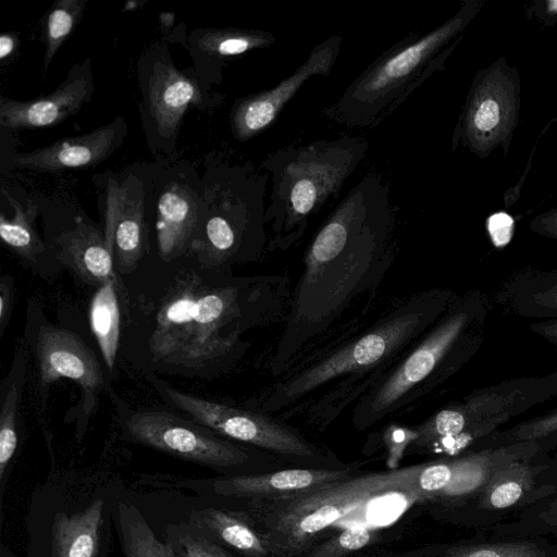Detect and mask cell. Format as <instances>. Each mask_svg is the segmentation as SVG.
<instances>
[{"label": "cell", "mask_w": 557, "mask_h": 557, "mask_svg": "<svg viewBox=\"0 0 557 557\" xmlns=\"http://www.w3.org/2000/svg\"><path fill=\"white\" fill-rule=\"evenodd\" d=\"M530 230L557 240V207L535 215L530 222Z\"/></svg>", "instance_id": "38"}, {"label": "cell", "mask_w": 557, "mask_h": 557, "mask_svg": "<svg viewBox=\"0 0 557 557\" xmlns=\"http://www.w3.org/2000/svg\"><path fill=\"white\" fill-rule=\"evenodd\" d=\"M24 339L34 366L33 377L28 380H32L30 396L38 418H45L50 386L60 379L77 384L85 418L94 414L101 392L107 389V380L96 354L81 336L50 323L41 307L29 300Z\"/></svg>", "instance_id": "10"}, {"label": "cell", "mask_w": 557, "mask_h": 557, "mask_svg": "<svg viewBox=\"0 0 557 557\" xmlns=\"http://www.w3.org/2000/svg\"><path fill=\"white\" fill-rule=\"evenodd\" d=\"M147 109L158 134L173 137L189 106L200 107L203 95L197 81L170 60L154 61L147 78Z\"/></svg>", "instance_id": "22"}, {"label": "cell", "mask_w": 557, "mask_h": 557, "mask_svg": "<svg viewBox=\"0 0 557 557\" xmlns=\"http://www.w3.org/2000/svg\"><path fill=\"white\" fill-rule=\"evenodd\" d=\"M85 0H58L44 17V71L46 72L61 46L77 27L85 11Z\"/></svg>", "instance_id": "31"}, {"label": "cell", "mask_w": 557, "mask_h": 557, "mask_svg": "<svg viewBox=\"0 0 557 557\" xmlns=\"http://www.w3.org/2000/svg\"><path fill=\"white\" fill-rule=\"evenodd\" d=\"M417 438L414 428L389 425L385 431V442L391 451V458H400L405 449Z\"/></svg>", "instance_id": "37"}, {"label": "cell", "mask_w": 557, "mask_h": 557, "mask_svg": "<svg viewBox=\"0 0 557 557\" xmlns=\"http://www.w3.org/2000/svg\"><path fill=\"white\" fill-rule=\"evenodd\" d=\"M157 246L170 262L191 250L206 216L207 205L186 184L170 182L158 198Z\"/></svg>", "instance_id": "20"}, {"label": "cell", "mask_w": 557, "mask_h": 557, "mask_svg": "<svg viewBox=\"0 0 557 557\" xmlns=\"http://www.w3.org/2000/svg\"><path fill=\"white\" fill-rule=\"evenodd\" d=\"M396 225L388 182L367 173L306 247L270 358L274 379L360 322L396 259Z\"/></svg>", "instance_id": "1"}, {"label": "cell", "mask_w": 557, "mask_h": 557, "mask_svg": "<svg viewBox=\"0 0 557 557\" xmlns=\"http://www.w3.org/2000/svg\"><path fill=\"white\" fill-rule=\"evenodd\" d=\"M421 466L346 479L288 498L274 513L267 540L270 552L275 557H292L313 535L370 499L387 492H419Z\"/></svg>", "instance_id": "9"}, {"label": "cell", "mask_w": 557, "mask_h": 557, "mask_svg": "<svg viewBox=\"0 0 557 557\" xmlns=\"http://www.w3.org/2000/svg\"><path fill=\"white\" fill-rule=\"evenodd\" d=\"M116 498L103 488L73 511L49 505L42 528L29 529V557H106Z\"/></svg>", "instance_id": "14"}, {"label": "cell", "mask_w": 557, "mask_h": 557, "mask_svg": "<svg viewBox=\"0 0 557 557\" xmlns=\"http://www.w3.org/2000/svg\"><path fill=\"white\" fill-rule=\"evenodd\" d=\"M162 535L175 557H234L187 520L165 524Z\"/></svg>", "instance_id": "33"}, {"label": "cell", "mask_w": 557, "mask_h": 557, "mask_svg": "<svg viewBox=\"0 0 557 557\" xmlns=\"http://www.w3.org/2000/svg\"><path fill=\"white\" fill-rule=\"evenodd\" d=\"M185 520L213 541L245 557H270L267 541L235 513L207 507L191 510Z\"/></svg>", "instance_id": "26"}, {"label": "cell", "mask_w": 557, "mask_h": 557, "mask_svg": "<svg viewBox=\"0 0 557 557\" xmlns=\"http://www.w3.org/2000/svg\"><path fill=\"white\" fill-rule=\"evenodd\" d=\"M29 354L24 337L16 343L12 362L0 384V495L3 498L13 459L20 448L21 406L28 382Z\"/></svg>", "instance_id": "23"}, {"label": "cell", "mask_w": 557, "mask_h": 557, "mask_svg": "<svg viewBox=\"0 0 557 557\" xmlns=\"http://www.w3.org/2000/svg\"><path fill=\"white\" fill-rule=\"evenodd\" d=\"M119 295L124 296L119 281L96 288L89 306V323L108 371L114 370L121 339L122 313Z\"/></svg>", "instance_id": "27"}, {"label": "cell", "mask_w": 557, "mask_h": 557, "mask_svg": "<svg viewBox=\"0 0 557 557\" xmlns=\"http://www.w3.org/2000/svg\"><path fill=\"white\" fill-rule=\"evenodd\" d=\"M205 200L206 216L191 247L200 264L218 274L256 262L268 252L265 194L269 173L250 164L221 165Z\"/></svg>", "instance_id": "7"}, {"label": "cell", "mask_w": 557, "mask_h": 557, "mask_svg": "<svg viewBox=\"0 0 557 557\" xmlns=\"http://www.w3.org/2000/svg\"><path fill=\"white\" fill-rule=\"evenodd\" d=\"M287 275L233 277L213 285L177 280L162 299L148 338L150 360L163 371L205 375L230 370L249 344L242 335L284 322L292 296Z\"/></svg>", "instance_id": "3"}, {"label": "cell", "mask_w": 557, "mask_h": 557, "mask_svg": "<svg viewBox=\"0 0 557 557\" xmlns=\"http://www.w3.org/2000/svg\"><path fill=\"white\" fill-rule=\"evenodd\" d=\"M495 301L520 318L557 320V270L515 272L499 285Z\"/></svg>", "instance_id": "24"}, {"label": "cell", "mask_w": 557, "mask_h": 557, "mask_svg": "<svg viewBox=\"0 0 557 557\" xmlns=\"http://www.w3.org/2000/svg\"><path fill=\"white\" fill-rule=\"evenodd\" d=\"M147 379L180 413L231 441L298 460L325 457L322 448L276 416L178 391L152 373Z\"/></svg>", "instance_id": "11"}, {"label": "cell", "mask_w": 557, "mask_h": 557, "mask_svg": "<svg viewBox=\"0 0 557 557\" xmlns=\"http://www.w3.org/2000/svg\"><path fill=\"white\" fill-rule=\"evenodd\" d=\"M493 309L479 289L458 294L438 321L356 403L358 430L412 408L460 372L479 352Z\"/></svg>", "instance_id": "4"}, {"label": "cell", "mask_w": 557, "mask_h": 557, "mask_svg": "<svg viewBox=\"0 0 557 557\" xmlns=\"http://www.w3.org/2000/svg\"><path fill=\"white\" fill-rule=\"evenodd\" d=\"M276 38L262 29L205 28L195 30L189 40L191 51L211 61L271 47Z\"/></svg>", "instance_id": "29"}, {"label": "cell", "mask_w": 557, "mask_h": 557, "mask_svg": "<svg viewBox=\"0 0 557 557\" xmlns=\"http://www.w3.org/2000/svg\"><path fill=\"white\" fill-rule=\"evenodd\" d=\"M372 540V532L362 525H351L317 547L309 557H342L361 549Z\"/></svg>", "instance_id": "35"}, {"label": "cell", "mask_w": 557, "mask_h": 557, "mask_svg": "<svg viewBox=\"0 0 557 557\" xmlns=\"http://www.w3.org/2000/svg\"><path fill=\"white\" fill-rule=\"evenodd\" d=\"M126 132L124 119L117 116L90 133L62 138L33 151L15 153L11 164L16 169L41 172L95 166L115 151Z\"/></svg>", "instance_id": "19"}, {"label": "cell", "mask_w": 557, "mask_h": 557, "mask_svg": "<svg viewBox=\"0 0 557 557\" xmlns=\"http://www.w3.org/2000/svg\"><path fill=\"white\" fill-rule=\"evenodd\" d=\"M531 460L513 461L497 470L481 490V506L505 509L516 505L531 490L534 478L546 468L532 465Z\"/></svg>", "instance_id": "30"}, {"label": "cell", "mask_w": 557, "mask_h": 557, "mask_svg": "<svg viewBox=\"0 0 557 557\" xmlns=\"http://www.w3.org/2000/svg\"><path fill=\"white\" fill-rule=\"evenodd\" d=\"M51 249L61 267L87 285L98 288L119 281L104 233L81 216L52 239Z\"/></svg>", "instance_id": "21"}, {"label": "cell", "mask_w": 557, "mask_h": 557, "mask_svg": "<svg viewBox=\"0 0 557 557\" xmlns=\"http://www.w3.org/2000/svg\"><path fill=\"white\" fill-rule=\"evenodd\" d=\"M529 329L537 337L557 345V320L533 321L529 324Z\"/></svg>", "instance_id": "39"}, {"label": "cell", "mask_w": 557, "mask_h": 557, "mask_svg": "<svg viewBox=\"0 0 557 557\" xmlns=\"http://www.w3.org/2000/svg\"><path fill=\"white\" fill-rule=\"evenodd\" d=\"M557 397V370L505 380L475 389L413 426L408 449L459 453L500 430L512 419Z\"/></svg>", "instance_id": "8"}, {"label": "cell", "mask_w": 557, "mask_h": 557, "mask_svg": "<svg viewBox=\"0 0 557 557\" xmlns=\"http://www.w3.org/2000/svg\"><path fill=\"white\" fill-rule=\"evenodd\" d=\"M124 438L169 456L219 471L251 465L250 446L231 441L183 414L157 409H125L117 401Z\"/></svg>", "instance_id": "12"}, {"label": "cell", "mask_w": 557, "mask_h": 557, "mask_svg": "<svg viewBox=\"0 0 557 557\" xmlns=\"http://www.w3.org/2000/svg\"><path fill=\"white\" fill-rule=\"evenodd\" d=\"M16 300L15 282L11 274L5 273L0 278V337L9 325Z\"/></svg>", "instance_id": "36"}, {"label": "cell", "mask_w": 557, "mask_h": 557, "mask_svg": "<svg viewBox=\"0 0 557 557\" xmlns=\"http://www.w3.org/2000/svg\"><path fill=\"white\" fill-rule=\"evenodd\" d=\"M368 149L364 138L342 136L289 145L261 162L259 168L271 175L268 251H285L298 244L311 218L338 197Z\"/></svg>", "instance_id": "5"}, {"label": "cell", "mask_w": 557, "mask_h": 557, "mask_svg": "<svg viewBox=\"0 0 557 557\" xmlns=\"http://www.w3.org/2000/svg\"><path fill=\"white\" fill-rule=\"evenodd\" d=\"M444 557H546V552L529 542H511L468 546Z\"/></svg>", "instance_id": "34"}, {"label": "cell", "mask_w": 557, "mask_h": 557, "mask_svg": "<svg viewBox=\"0 0 557 557\" xmlns=\"http://www.w3.org/2000/svg\"><path fill=\"white\" fill-rule=\"evenodd\" d=\"M519 109V74L499 58L474 76L454 143H460L480 158L497 148L506 152L518 124Z\"/></svg>", "instance_id": "13"}, {"label": "cell", "mask_w": 557, "mask_h": 557, "mask_svg": "<svg viewBox=\"0 0 557 557\" xmlns=\"http://www.w3.org/2000/svg\"><path fill=\"white\" fill-rule=\"evenodd\" d=\"M534 14L547 20L554 18L557 21V0H546L540 4L539 9L534 10Z\"/></svg>", "instance_id": "41"}, {"label": "cell", "mask_w": 557, "mask_h": 557, "mask_svg": "<svg viewBox=\"0 0 557 557\" xmlns=\"http://www.w3.org/2000/svg\"><path fill=\"white\" fill-rule=\"evenodd\" d=\"M483 5L467 0L440 26L425 34H409L395 42L361 72L331 106L322 110L330 121L351 128L373 127L432 73L451 51L450 44Z\"/></svg>", "instance_id": "6"}, {"label": "cell", "mask_w": 557, "mask_h": 557, "mask_svg": "<svg viewBox=\"0 0 557 557\" xmlns=\"http://www.w3.org/2000/svg\"><path fill=\"white\" fill-rule=\"evenodd\" d=\"M113 527L124 557H175L170 545L156 535L136 505L126 499L116 498Z\"/></svg>", "instance_id": "28"}, {"label": "cell", "mask_w": 557, "mask_h": 557, "mask_svg": "<svg viewBox=\"0 0 557 557\" xmlns=\"http://www.w3.org/2000/svg\"><path fill=\"white\" fill-rule=\"evenodd\" d=\"M90 60L75 64L65 81L51 94L21 101L1 96L0 126L32 129L62 123L78 113L94 91Z\"/></svg>", "instance_id": "18"}, {"label": "cell", "mask_w": 557, "mask_h": 557, "mask_svg": "<svg viewBox=\"0 0 557 557\" xmlns=\"http://www.w3.org/2000/svg\"><path fill=\"white\" fill-rule=\"evenodd\" d=\"M480 442L485 444L482 448L500 447L520 442H535L543 450L546 446L557 444V407L508 429L498 430Z\"/></svg>", "instance_id": "32"}, {"label": "cell", "mask_w": 557, "mask_h": 557, "mask_svg": "<svg viewBox=\"0 0 557 557\" xmlns=\"http://www.w3.org/2000/svg\"><path fill=\"white\" fill-rule=\"evenodd\" d=\"M103 233L119 275L133 272L147 247L145 191L135 177L108 182Z\"/></svg>", "instance_id": "17"}, {"label": "cell", "mask_w": 557, "mask_h": 557, "mask_svg": "<svg viewBox=\"0 0 557 557\" xmlns=\"http://www.w3.org/2000/svg\"><path fill=\"white\" fill-rule=\"evenodd\" d=\"M342 36L332 35L315 45L306 60L275 86L238 98L230 114L235 139L246 141L270 127L298 90L314 76H327L336 63Z\"/></svg>", "instance_id": "15"}, {"label": "cell", "mask_w": 557, "mask_h": 557, "mask_svg": "<svg viewBox=\"0 0 557 557\" xmlns=\"http://www.w3.org/2000/svg\"><path fill=\"white\" fill-rule=\"evenodd\" d=\"M2 195L13 208V216L0 215V237L5 246L35 274L52 277L61 264L53 251H49L36 230L37 206L29 201L22 206L9 191L2 188Z\"/></svg>", "instance_id": "25"}, {"label": "cell", "mask_w": 557, "mask_h": 557, "mask_svg": "<svg viewBox=\"0 0 557 557\" xmlns=\"http://www.w3.org/2000/svg\"><path fill=\"white\" fill-rule=\"evenodd\" d=\"M458 293L434 287L394 300L374 320L301 358L246 407L322 431L380 381L438 321Z\"/></svg>", "instance_id": "2"}, {"label": "cell", "mask_w": 557, "mask_h": 557, "mask_svg": "<svg viewBox=\"0 0 557 557\" xmlns=\"http://www.w3.org/2000/svg\"><path fill=\"white\" fill-rule=\"evenodd\" d=\"M17 47V36L12 33H2L0 35V59L4 61L15 51Z\"/></svg>", "instance_id": "40"}, {"label": "cell", "mask_w": 557, "mask_h": 557, "mask_svg": "<svg viewBox=\"0 0 557 557\" xmlns=\"http://www.w3.org/2000/svg\"><path fill=\"white\" fill-rule=\"evenodd\" d=\"M0 557H20V556H16L13 552H11L9 548H7L5 546H1V550H0Z\"/></svg>", "instance_id": "42"}, {"label": "cell", "mask_w": 557, "mask_h": 557, "mask_svg": "<svg viewBox=\"0 0 557 557\" xmlns=\"http://www.w3.org/2000/svg\"><path fill=\"white\" fill-rule=\"evenodd\" d=\"M352 471L350 468H294L261 474L184 480L177 485L219 496L290 498L349 479Z\"/></svg>", "instance_id": "16"}]
</instances>
